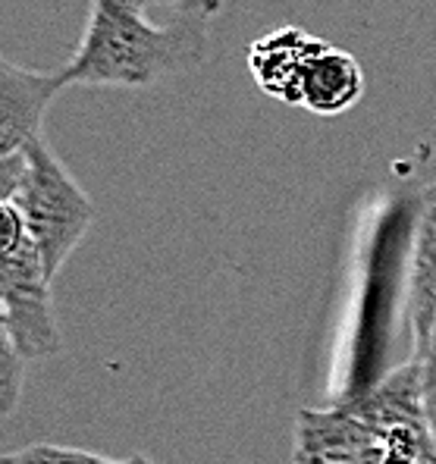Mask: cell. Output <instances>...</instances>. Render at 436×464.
I'll return each mask as SVG.
<instances>
[{"mask_svg":"<svg viewBox=\"0 0 436 464\" xmlns=\"http://www.w3.org/2000/svg\"><path fill=\"white\" fill-rule=\"evenodd\" d=\"M141 0H94L73 60L63 66L70 85L151 88L182 76L208 57L214 13H173L170 23H148Z\"/></svg>","mask_w":436,"mask_h":464,"instance_id":"obj_1","label":"cell"},{"mask_svg":"<svg viewBox=\"0 0 436 464\" xmlns=\"http://www.w3.org/2000/svg\"><path fill=\"white\" fill-rule=\"evenodd\" d=\"M0 304H4V336L25 364L60 352L51 276L35 238L29 236L23 210L13 201L0 204Z\"/></svg>","mask_w":436,"mask_h":464,"instance_id":"obj_2","label":"cell"},{"mask_svg":"<svg viewBox=\"0 0 436 464\" xmlns=\"http://www.w3.org/2000/svg\"><path fill=\"white\" fill-rule=\"evenodd\" d=\"M25 154H29V176L13 204L23 210L29 236L35 238L44 270L53 283L60 267L70 261V255L92 229L94 204L44 139L32 141Z\"/></svg>","mask_w":436,"mask_h":464,"instance_id":"obj_3","label":"cell"},{"mask_svg":"<svg viewBox=\"0 0 436 464\" xmlns=\"http://www.w3.org/2000/svg\"><path fill=\"white\" fill-rule=\"evenodd\" d=\"M296 464H383L380 433L343 405L296 414Z\"/></svg>","mask_w":436,"mask_h":464,"instance_id":"obj_4","label":"cell"},{"mask_svg":"<svg viewBox=\"0 0 436 464\" xmlns=\"http://www.w3.org/2000/svg\"><path fill=\"white\" fill-rule=\"evenodd\" d=\"M66 85L63 70L35 72L13 60L0 63V157L25 151L32 141L44 139V113Z\"/></svg>","mask_w":436,"mask_h":464,"instance_id":"obj_5","label":"cell"},{"mask_svg":"<svg viewBox=\"0 0 436 464\" xmlns=\"http://www.w3.org/2000/svg\"><path fill=\"white\" fill-rule=\"evenodd\" d=\"M324 44V38H315L298 25H283L248 47V72L264 94L289 107H302L305 70Z\"/></svg>","mask_w":436,"mask_h":464,"instance_id":"obj_6","label":"cell"},{"mask_svg":"<svg viewBox=\"0 0 436 464\" xmlns=\"http://www.w3.org/2000/svg\"><path fill=\"white\" fill-rule=\"evenodd\" d=\"M424 364L421 361H408V364L390 371L383 380H377L371 389L358 395H349L339 405L349 414H355L358 420H364L367 427H373L377 433H386L392 427L405 424H427L424 414Z\"/></svg>","mask_w":436,"mask_h":464,"instance_id":"obj_7","label":"cell"},{"mask_svg":"<svg viewBox=\"0 0 436 464\" xmlns=\"http://www.w3.org/2000/svg\"><path fill=\"white\" fill-rule=\"evenodd\" d=\"M408 324L414 339V361L424 358L436 326V182L424 192L412 255V295H408Z\"/></svg>","mask_w":436,"mask_h":464,"instance_id":"obj_8","label":"cell"},{"mask_svg":"<svg viewBox=\"0 0 436 464\" xmlns=\"http://www.w3.org/2000/svg\"><path fill=\"white\" fill-rule=\"evenodd\" d=\"M364 72L355 53L324 44L308 63L302 79V107L317 116H339L361 101Z\"/></svg>","mask_w":436,"mask_h":464,"instance_id":"obj_9","label":"cell"},{"mask_svg":"<svg viewBox=\"0 0 436 464\" xmlns=\"http://www.w3.org/2000/svg\"><path fill=\"white\" fill-rule=\"evenodd\" d=\"M16 461L23 464H132L120 459H104V455L85 452V449L73 446H53V442H35V446H25L19 452H10Z\"/></svg>","mask_w":436,"mask_h":464,"instance_id":"obj_10","label":"cell"},{"mask_svg":"<svg viewBox=\"0 0 436 464\" xmlns=\"http://www.w3.org/2000/svg\"><path fill=\"white\" fill-rule=\"evenodd\" d=\"M23 373H25V361L19 358V352L4 336V330H0V411L6 418L16 411L19 392H23Z\"/></svg>","mask_w":436,"mask_h":464,"instance_id":"obj_11","label":"cell"},{"mask_svg":"<svg viewBox=\"0 0 436 464\" xmlns=\"http://www.w3.org/2000/svg\"><path fill=\"white\" fill-rule=\"evenodd\" d=\"M25 176H29V154L16 151L0 157V201L10 204L19 195V188H23Z\"/></svg>","mask_w":436,"mask_h":464,"instance_id":"obj_12","label":"cell"},{"mask_svg":"<svg viewBox=\"0 0 436 464\" xmlns=\"http://www.w3.org/2000/svg\"><path fill=\"white\" fill-rule=\"evenodd\" d=\"M151 6H167L170 13H186V10H204V13H214L220 10L227 0H148Z\"/></svg>","mask_w":436,"mask_h":464,"instance_id":"obj_13","label":"cell"},{"mask_svg":"<svg viewBox=\"0 0 436 464\" xmlns=\"http://www.w3.org/2000/svg\"><path fill=\"white\" fill-rule=\"evenodd\" d=\"M421 364H424V386H427V392H431V389H436V326H433L431 345H427Z\"/></svg>","mask_w":436,"mask_h":464,"instance_id":"obj_14","label":"cell"},{"mask_svg":"<svg viewBox=\"0 0 436 464\" xmlns=\"http://www.w3.org/2000/svg\"><path fill=\"white\" fill-rule=\"evenodd\" d=\"M424 414H427V424H431L433 436H436V389H431L424 399Z\"/></svg>","mask_w":436,"mask_h":464,"instance_id":"obj_15","label":"cell"},{"mask_svg":"<svg viewBox=\"0 0 436 464\" xmlns=\"http://www.w3.org/2000/svg\"><path fill=\"white\" fill-rule=\"evenodd\" d=\"M129 461H132V464H154L151 459H141V455H132V459H129Z\"/></svg>","mask_w":436,"mask_h":464,"instance_id":"obj_16","label":"cell"},{"mask_svg":"<svg viewBox=\"0 0 436 464\" xmlns=\"http://www.w3.org/2000/svg\"><path fill=\"white\" fill-rule=\"evenodd\" d=\"M0 464H23V461H16L13 455H4V459H0Z\"/></svg>","mask_w":436,"mask_h":464,"instance_id":"obj_17","label":"cell"},{"mask_svg":"<svg viewBox=\"0 0 436 464\" xmlns=\"http://www.w3.org/2000/svg\"><path fill=\"white\" fill-rule=\"evenodd\" d=\"M431 464H436V459H433V461H431Z\"/></svg>","mask_w":436,"mask_h":464,"instance_id":"obj_18","label":"cell"}]
</instances>
